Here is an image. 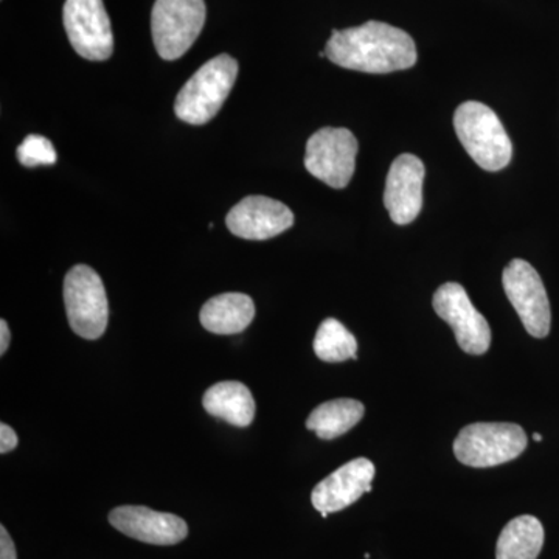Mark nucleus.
<instances>
[{
    "instance_id": "11",
    "label": "nucleus",
    "mask_w": 559,
    "mask_h": 559,
    "mask_svg": "<svg viewBox=\"0 0 559 559\" xmlns=\"http://www.w3.org/2000/svg\"><path fill=\"white\" fill-rule=\"evenodd\" d=\"M227 229L242 240L264 241L294 226V213L283 202L266 197H248L230 210Z\"/></svg>"
},
{
    "instance_id": "14",
    "label": "nucleus",
    "mask_w": 559,
    "mask_h": 559,
    "mask_svg": "<svg viewBox=\"0 0 559 559\" xmlns=\"http://www.w3.org/2000/svg\"><path fill=\"white\" fill-rule=\"evenodd\" d=\"M374 473L377 469L369 459L349 460L316 485L311 495L312 506L320 514L337 513L348 509L366 492L371 491Z\"/></svg>"
},
{
    "instance_id": "16",
    "label": "nucleus",
    "mask_w": 559,
    "mask_h": 559,
    "mask_svg": "<svg viewBox=\"0 0 559 559\" xmlns=\"http://www.w3.org/2000/svg\"><path fill=\"white\" fill-rule=\"evenodd\" d=\"M202 406L212 417L224 419L237 428H248L255 418V400L248 385L238 381H224L204 393Z\"/></svg>"
},
{
    "instance_id": "5",
    "label": "nucleus",
    "mask_w": 559,
    "mask_h": 559,
    "mask_svg": "<svg viewBox=\"0 0 559 559\" xmlns=\"http://www.w3.org/2000/svg\"><path fill=\"white\" fill-rule=\"evenodd\" d=\"M64 304L70 329L87 341L100 340L108 329L109 304L100 275L76 264L64 278Z\"/></svg>"
},
{
    "instance_id": "23",
    "label": "nucleus",
    "mask_w": 559,
    "mask_h": 559,
    "mask_svg": "<svg viewBox=\"0 0 559 559\" xmlns=\"http://www.w3.org/2000/svg\"><path fill=\"white\" fill-rule=\"evenodd\" d=\"M11 333L9 323L5 320H0V355H5L7 349L10 347Z\"/></svg>"
},
{
    "instance_id": "7",
    "label": "nucleus",
    "mask_w": 559,
    "mask_h": 559,
    "mask_svg": "<svg viewBox=\"0 0 559 559\" xmlns=\"http://www.w3.org/2000/svg\"><path fill=\"white\" fill-rule=\"evenodd\" d=\"M358 140L347 128H322L307 143L305 167L331 189H345L355 175Z\"/></svg>"
},
{
    "instance_id": "12",
    "label": "nucleus",
    "mask_w": 559,
    "mask_h": 559,
    "mask_svg": "<svg viewBox=\"0 0 559 559\" xmlns=\"http://www.w3.org/2000/svg\"><path fill=\"white\" fill-rule=\"evenodd\" d=\"M109 522L123 535L153 546H175L189 535V525L182 518L148 507H117L110 511Z\"/></svg>"
},
{
    "instance_id": "9",
    "label": "nucleus",
    "mask_w": 559,
    "mask_h": 559,
    "mask_svg": "<svg viewBox=\"0 0 559 559\" xmlns=\"http://www.w3.org/2000/svg\"><path fill=\"white\" fill-rule=\"evenodd\" d=\"M433 310L454 330L455 340L463 352L480 356L491 345V329L487 319L471 301L468 293L459 283H444L433 294Z\"/></svg>"
},
{
    "instance_id": "3",
    "label": "nucleus",
    "mask_w": 559,
    "mask_h": 559,
    "mask_svg": "<svg viewBox=\"0 0 559 559\" xmlns=\"http://www.w3.org/2000/svg\"><path fill=\"white\" fill-rule=\"evenodd\" d=\"M238 76V62L230 55H218L204 66L180 90L175 103L178 119L190 124L212 120L229 97Z\"/></svg>"
},
{
    "instance_id": "18",
    "label": "nucleus",
    "mask_w": 559,
    "mask_h": 559,
    "mask_svg": "<svg viewBox=\"0 0 559 559\" xmlns=\"http://www.w3.org/2000/svg\"><path fill=\"white\" fill-rule=\"evenodd\" d=\"M366 414L360 401L340 399L326 401L311 412L307 428L318 433L319 439L333 440L355 428Z\"/></svg>"
},
{
    "instance_id": "17",
    "label": "nucleus",
    "mask_w": 559,
    "mask_h": 559,
    "mask_svg": "<svg viewBox=\"0 0 559 559\" xmlns=\"http://www.w3.org/2000/svg\"><path fill=\"white\" fill-rule=\"evenodd\" d=\"M544 527L538 518H514L503 527L496 546V559H538L544 546Z\"/></svg>"
},
{
    "instance_id": "24",
    "label": "nucleus",
    "mask_w": 559,
    "mask_h": 559,
    "mask_svg": "<svg viewBox=\"0 0 559 559\" xmlns=\"http://www.w3.org/2000/svg\"><path fill=\"white\" fill-rule=\"evenodd\" d=\"M533 440L539 443V441H543V437H540V433H533Z\"/></svg>"
},
{
    "instance_id": "15",
    "label": "nucleus",
    "mask_w": 559,
    "mask_h": 559,
    "mask_svg": "<svg viewBox=\"0 0 559 559\" xmlns=\"http://www.w3.org/2000/svg\"><path fill=\"white\" fill-rule=\"evenodd\" d=\"M255 318V305L246 294L227 293L213 297L202 307L201 325L213 334L242 333Z\"/></svg>"
},
{
    "instance_id": "20",
    "label": "nucleus",
    "mask_w": 559,
    "mask_h": 559,
    "mask_svg": "<svg viewBox=\"0 0 559 559\" xmlns=\"http://www.w3.org/2000/svg\"><path fill=\"white\" fill-rule=\"evenodd\" d=\"M17 159L28 168L53 165L57 162V151L49 139L44 135L31 134L17 148Z\"/></svg>"
},
{
    "instance_id": "2",
    "label": "nucleus",
    "mask_w": 559,
    "mask_h": 559,
    "mask_svg": "<svg viewBox=\"0 0 559 559\" xmlns=\"http://www.w3.org/2000/svg\"><path fill=\"white\" fill-rule=\"evenodd\" d=\"M460 143L471 159L487 171L509 167L513 145L498 114L480 102H465L454 114Z\"/></svg>"
},
{
    "instance_id": "4",
    "label": "nucleus",
    "mask_w": 559,
    "mask_h": 559,
    "mask_svg": "<svg viewBox=\"0 0 559 559\" xmlns=\"http://www.w3.org/2000/svg\"><path fill=\"white\" fill-rule=\"evenodd\" d=\"M527 443V433L514 423H474L460 430L454 454L471 468H491L520 457Z\"/></svg>"
},
{
    "instance_id": "6",
    "label": "nucleus",
    "mask_w": 559,
    "mask_h": 559,
    "mask_svg": "<svg viewBox=\"0 0 559 559\" xmlns=\"http://www.w3.org/2000/svg\"><path fill=\"white\" fill-rule=\"evenodd\" d=\"M205 16L204 0H156L151 31L160 58L175 61L187 53L204 28Z\"/></svg>"
},
{
    "instance_id": "21",
    "label": "nucleus",
    "mask_w": 559,
    "mask_h": 559,
    "mask_svg": "<svg viewBox=\"0 0 559 559\" xmlns=\"http://www.w3.org/2000/svg\"><path fill=\"white\" fill-rule=\"evenodd\" d=\"M17 443H20V439H17L16 432L9 425L2 423L0 425V452L9 454L17 447Z\"/></svg>"
},
{
    "instance_id": "8",
    "label": "nucleus",
    "mask_w": 559,
    "mask_h": 559,
    "mask_svg": "<svg viewBox=\"0 0 559 559\" xmlns=\"http://www.w3.org/2000/svg\"><path fill=\"white\" fill-rule=\"evenodd\" d=\"M503 289L530 336L544 340L551 325L550 301L538 272L525 260L511 261L502 274Z\"/></svg>"
},
{
    "instance_id": "22",
    "label": "nucleus",
    "mask_w": 559,
    "mask_h": 559,
    "mask_svg": "<svg viewBox=\"0 0 559 559\" xmlns=\"http://www.w3.org/2000/svg\"><path fill=\"white\" fill-rule=\"evenodd\" d=\"M0 559H17L16 546L3 525L0 527Z\"/></svg>"
},
{
    "instance_id": "10",
    "label": "nucleus",
    "mask_w": 559,
    "mask_h": 559,
    "mask_svg": "<svg viewBox=\"0 0 559 559\" xmlns=\"http://www.w3.org/2000/svg\"><path fill=\"white\" fill-rule=\"evenodd\" d=\"M62 20L70 44L81 58L109 60L114 36L103 0H66Z\"/></svg>"
},
{
    "instance_id": "13",
    "label": "nucleus",
    "mask_w": 559,
    "mask_h": 559,
    "mask_svg": "<svg viewBox=\"0 0 559 559\" xmlns=\"http://www.w3.org/2000/svg\"><path fill=\"white\" fill-rule=\"evenodd\" d=\"M425 165L414 154H401L390 165L385 180L384 205L399 226L414 223L423 207Z\"/></svg>"
},
{
    "instance_id": "19",
    "label": "nucleus",
    "mask_w": 559,
    "mask_h": 559,
    "mask_svg": "<svg viewBox=\"0 0 559 559\" xmlns=\"http://www.w3.org/2000/svg\"><path fill=\"white\" fill-rule=\"evenodd\" d=\"M314 353L323 362L358 359V341L340 320L325 319L316 333Z\"/></svg>"
},
{
    "instance_id": "1",
    "label": "nucleus",
    "mask_w": 559,
    "mask_h": 559,
    "mask_svg": "<svg viewBox=\"0 0 559 559\" xmlns=\"http://www.w3.org/2000/svg\"><path fill=\"white\" fill-rule=\"evenodd\" d=\"M325 53L341 68L366 73L396 72L417 62V46L409 33L378 21L334 31Z\"/></svg>"
}]
</instances>
